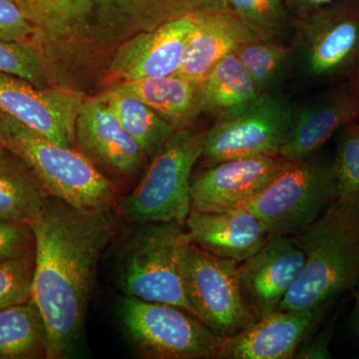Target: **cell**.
Returning <instances> with one entry per match:
<instances>
[{"instance_id": "ffe728a7", "label": "cell", "mask_w": 359, "mask_h": 359, "mask_svg": "<svg viewBox=\"0 0 359 359\" xmlns=\"http://www.w3.org/2000/svg\"><path fill=\"white\" fill-rule=\"evenodd\" d=\"M262 39L226 7L201 11L187 42L178 74L202 81L226 55L242 45Z\"/></svg>"}, {"instance_id": "6da1fadb", "label": "cell", "mask_w": 359, "mask_h": 359, "mask_svg": "<svg viewBox=\"0 0 359 359\" xmlns=\"http://www.w3.org/2000/svg\"><path fill=\"white\" fill-rule=\"evenodd\" d=\"M112 211L82 212L49 196L30 222L35 238L32 302L48 359L63 358L84 325L97 266L117 233Z\"/></svg>"}, {"instance_id": "8992f818", "label": "cell", "mask_w": 359, "mask_h": 359, "mask_svg": "<svg viewBox=\"0 0 359 359\" xmlns=\"http://www.w3.org/2000/svg\"><path fill=\"white\" fill-rule=\"evenodd\" d=\"M339 200L334 160L290 163L256 197L240 205L268 224L273 235L294 236Z\"/></svg>"}, {"instance_id": "1f68e13d", "label": "cell", "mask_w": 359, "mask_h": 359, "mask_svg": "<svg viewBox=\"0 0 359 359\" xmlns=\"http://www.w3.org/2000/svg\"><path fill=\"white\" fill-rule=\"evenodd\" d=\"M35 257V238L30 224L0 222V261Z\"/></svg>"}, {"instance_id": "44dd1931", "label": "cell", "mask_w": 359, "mask_h": 359, "mask_svg": "<svg viewBox=\"0 0 359 359\" xmlns=\"http://www.w3.org/2000/svg\"><path fill=\"white\" fill-rule=\"evenodd\" d=\"M152 108L176 130L190 127L205 112L202 81L179 74L116 84Z\"/></svg>"}, {"instance_id": "7402d4cb", "label": "cell", "mask_w": 359, "mask_h": 359, "mask_svg": "<svg viewBox=\"0 0 359 359\" xmlns=\"http://www.w3.org/2000/svg\"><path fill=\"white\" fill-rule=\"evenodd\" d=\"M202 87L205 112L218 114L219 119L244 109L264 95L235 52L212 68L202 80Z\"/></svg>"}, {"instance_id": "f546056e", "label": "cell", "mask_w": 359, "mask_h": 359, "mask_svg": "<svg viewBox=\"0 0 359 359\" xmlns=\"http://www.w3.org/2000/svg\"><path fill=\"white\" fill-rule=\"evenodd\" d=\"M34 257L0 261V311L32 301Z\"/></svg>"}, {"instance_id": "8fae6325", "label": "cell", "mask_w": 359, "mask_h": 359, "mask_svg": "<svg viewBox=\"0 0 359 359\" xmlns=\"http://www.w3.org/2000/svg\"><path fill=\"white\" fill-rule=\"evenodd\" d=\"M292 116L294 108L289 101L264 94L244 109L219 118L208 130L202 157L215 165L240 158L278 155L289 137Z\"/></svg>"}, {"instance_id": "5b68a950", "label": "cell", "mask_w": 359, "mask_h": 359, "mask_svg": "<svg viewBox=\"0 0 359 359\" xmlns=\"http://www.w3.org/2000/svg\"><path fill=\"white\" fill-rule=\"evenodd\" d=\"M205 134L176 130L153 157L142 178L121 205L126 218L139 224H185L191 210V174L202 157Z\"/></svg>"}, {"instance_id": "8d00e7d4", "label": "cell", "mask_w": 359, "mask_h": 359, "mask_svg": "<svg viewBox=\"0 0 359 359\" xmlns=\"http://www.w3.org/2000/svg\"><path fill=\"white\" fill-rule=\"evenodd\" d=\"M6 150V149L4 148V146L1 145V143H0V154H1L4 151Z\"/></svg>"}, {"instance_id": "603a6c76", "label": "cell", "mask_w": 359, "mask_h": 359, "mask_svg": "<svg viewBox=\"0 0 359 359\" xmlns=\"http://www.w3.org/2000/svg\"><path fill=\"white\" fill-rule=\"evenodd\" d=\"M48 197L20 158L7 150L0 154V222L29 224Z\"/></svg>"}, {"instance_id": "ac0fdd59", "label": "cell", "mask_w": 359, "mask_h": 359, "mask_svg": "<svg viewBox=\"0 0 359 359\" xmlns=\"http://www.w3.org/2000/svg\"><path fill=\"white\" fill-rule=\"evenodd\" d=\"M184 229L186 242L238 264L275 236L268 224L244 207L222 212L191 210Z\"/></svg>"}, {"instance_id": "52a82bcc", "label": "cell", "mask_w": 359, "mask_h": 359, "mask_svg": "<svg viewBox=\"0 0 359 359\" xmlns=\"http://www.w3.org/2000/svg\"><path fill=\"white\" fill-rule=\"evenodd\" d=\"M123 327L137 353L150 359H219L223 337L179 306L127 297Z\"/></svg>"}, {"instance_id": "83f0119b", "label": "cell", "mask_w": 359, "mask_h": 359, "mask_svg": "<svg viewBox=\"0 0 359 359\" xmlns=\"http://www.w3.org/2000/svg\"><path fill=\"white\" fill-rule=\"evenodd\" d=\"M342 130L334 160L339 200L359 205V123Z\"/></svg>"}, {"instance_id": "30bf717a", "label": "cell", "mask_w": 359, "mask_h": 359, "mask_svg": "<svg viewBox=\"0 0 359 359\" xmlns=\"http://www.w3.org/2000/svg\"><path fill=\"white\" fill-rule=\"evenodd\" d=\"M294 56L316 82L353 75L359 66V0H342L299 18Z\"/></svg>"}, {"instance_id": "f1b7e54d", "label": "cell", "mask_w": 359, "mask_h": 359, "mask_svg": "<svg viewBox=\"0 0 359 359\" xmlns=\"http://www.w3.org/2000/svg\"><path fill=\"white\" fill-rule=\"evenodd\" d=\"M39 52L28 45L0 40V73L13 75L37 87L46 86L48 73Z\"/></svg>"}, {"instance_id": "3957f363", "label": "cell", "mask_w": 359, "mask_h": 359, "mask_svg": "<svg viewBox=\"0 0 359 359\" xmlns=\"http://www.w3.org/2000/svg\"><path fill=\"white\" fill-rule=\"evenodd\" d=\"M292 238L306 263L280 311L332 306L339 295L353 292L359 283V205L335 201Z\"/></svg>"}, {"instance_id": "484cf974", "label": "cell", "mask_w": 359, "mask_h": 359, "mask_svg": "<svg viewBox=\"0 0 359 359\" xmlns=\"http://www.w3.org/2000/svg\"><path fill=\"white\" fill-rule=\"evenodd\" d=\"M262 94L278 83L292 58L294 48L273 40H257L235 51Z\"/></svg>"}, {"instance_id": "d4e9b609", "label": "cell", "mask_w": 359, "mask_h": 359, "mask_svg": "<svg viewBox=\"0 0 359 359\" xmlns=\"http://www.w3.org/2000/svg\"><path fill=\"white\" fill-rule=\"evenodd\" d=\"M46 330L32 301L0 311V359L46 358Z\"/></svg>"}, {"instance_id": "4dcf8cb0", "label": "cell", "mask_w": 359, "mask_h": 359, "mask_svg": "<svg viewBox=\"0 0 359 359\" xmlns=\"http://www.w3.org/2000/svg\"><path fill=\"white\" fill-rule=\"evenodd\" d=\"M0 40L28 45L36 50V28L14 0H0Z\"/></svg>"}, {"instance_id": "4fadbf2b", "label": "cell", "mask_w": 359, "mask_h": 359, "mask_svg": "<svg viewBox=\"0 0 359 359\" xmlns=\"http://www.w3.org/2000/svg\"><path fill=\"white\" fill-rule=\"evenodd\" d=\"M201 11L175 16L124 42L111 61V81L119 84L178 74Z\"/></svg>"}, {"instance_id": "5bb4252c", "label": "cell", "mask_w": 359, "mask_h": 359, "mask_svg": "<svg viewBox=\"0 0 359 359\" xmlns=\"http://www.w3.org/2000/svg\"><path fill=\"white\" fill-rule=\"evenodd\" d=\"M282 155L223 161L191 182V208L198 212L235 209L256 197L290 164Z\"/></svg>"}, {"instance_id": "cb8c5ba5", "label": "cell", "mask_w": 359, "mask_h": 359, "mask_svg": "<svg viewBox=\"0 0 359 359\" xmlns=\"http://www.w3.org/2000/svg\"><path fill=\"white\" fill-rule=\"evenodd\" d=\"M101 97L114 112L123 128L133 137L147 157H154L176 131L173 125L161 117L147 104L117 86L104 92Z\"/></svg>"}, {"instance_id": "d6a6232c", "label": "cell", "mask_w": 359, "mask_h": 359, "mask_svg": "<svg viewBox=\"0 0 359 359\" xmlns=\"http://www.w3.org/2000/svg\"><path fill=\"white\" fill-rule=\"evenodd\" d=\"M332 335H334V327H328L314 339L304 340L295 351L294 358H332L330 353Z\"/></svg>"}, {"instance_id": "7a4b0ae2", "label": "cell", "mask_w": 359, "mask_h": 359, "mask_svg": "<svg viewBox=\"0 0 359 359\" xmlns=\"http://www.w3.org/2000/svg\"><path fill=\"white\" fill-rule=\"evenodd\" d=\"M36 28L47 58H81L149 32L170 18L210 8L216 0H14Z\"/></svg>"}, {"instance_id": "d590c367", "label": "cell", "mask_w": 359, "mask_h": 359, "mask_svg": "<svg viewBox=\"0 0 359 359\" xmlns=\"http://www.w3.org/2000/svg\"><path fill=\"white\" fill-rule=\"evenodd\" d=\"M349 85H351V88L356 92V93L359 94V66L356 68V70L354 71L353 75H351V80L349 82Z\"/></svg>"}, {"instance_id": "e0dca14e", "label": "cell", "mask_w": 359, "mask_h": 359, "mask_svg": "<svg viewBox=\"0 0 359 359\" xmlns=\"http://www.w3.org/2000/svg\"><path fill=\"white\" fill-rule=\"evenodd\" d=\"M75 140L96 166L118 176H133L147 158L101 95L85 99L77 116Z\"/></svg>"}, {"instance_id": "836d02e7", "label": "cell", "mask_w": 359, "mask_h": 359, "mask_svg": "<svg viewBox=\"0 0 359 359\" xmlns=\"http://www.w3.org/2000/svg\"><path fill=\"white\" fill-rule=\"evenodd\" d=\"M342 0H285L290 13L301 18L321 7L330 6Z\"/></svg>"}, {"instance_id": "e575fe53", "label": "cell", "mask_w": 359, "mask_h": 359, "mask_svg": "<svg viewBox=\"0 0 359 359\" xmlns=\"http://www.w3.org/2000/svg\"><path fill=\"white\" fill-rule=\"evenodd\" d=\"M354 299H355V304H354L353 316V327L354 334L359 339V283L354 290H353Z\"/></svg>"}, {"instance_id": "ba28073f", "label": "cell", "mask_w": 359, "mask_h": 359, "mask_svg": "<svg viewBox=\"0 0 359 359\" xmlns=\"http://www.w3.org/2000/svg\"><path fill=\"white\" fill-rule=\"evenodd\" d=\"M132 238L121 273L120 285L127 297L163 302L194 314L187 297L181 269L185 244L184 224H141Z\"/></svg>"}, {"instance_id": "4316f807", "label": "cell", "mask_w": 359, "mask_h": 359, "mask_svg": "<svg viewBox=\"0 0 359 359\" xmlns=\"http://www.w3.org/2000/svg\"><path fill=\"white\" fill-rule=\"evenodd\" d=\"M224 6L264 40L280 37L290 13L285 0H224Z\"/></svg>"}, {"instance_id": "9a60e30c", "label": "cell", "mask_w": 359, "mask_h": 359, "mask_svg": "<svg viewBox=\"0 0 359 359\" xmlns=\"http://www.w3.org/2000/svg\"><path fill=\"white\" fill-rule=\"evenodd\" d=\"M306 256L292 236L275 235L256 254L238 264L245 302L257 320L278 311L301 276Z\"/></svg>"}, {"instance_id": "9c48e42d", "label": "cell", "mask_w": 359, "mask_h": 359, "mask_svg": "<svg viewBox=\"0 0 359 359\" xmlns=\"http://www.w3.org/2000/svg\"><path fill=\"white\" fill-rule=\"evenodd\" d=\"M238 262L215 256L185 242L181 269L194 314L214 334L226 339L257 320L238 280Z\"/></svg>"}, {"instance_id": "277c9868", "label": "cell", "mask_w": 359, "mask_h": 359, "mask_svg": "<svg viewBox=\"0 0 359 359\" xmlns=\"http://www.w3.org/2000/svg\"><path fill=\"white\" fill-rule=\"evenodd\" d=\"M0 143L20 158L47 195L82 212L112 211L119 190L75 147L59 145L0 111Z\"/></svg>"}, {"instance_id": "7c38bea8", "label": "cell", "mask_w": 359, "mask_h": 359, "mask_svg": "<svg viewBox=\"0 0 359 359\" xmlns=\"http://www.w3.org/2000/svg\"><path fill=\"white\" fill-rule=\"evenodd\" d=\"M84 101L73 90L37 87L0 73V111L59 145L76 146L75 125Z\"/></svg>"}, {"instance_id": "2e32d148", "label": "cell", "mask_w": 359, "mask_h": 359, "mask_svg": "<svg viewBox=\"0 0 359 359\" xmlns=\"http://www.w3.org/2000/svg\"><path fill=\"white\" fill-rule=\"evenodd\" d=\"M332 306L278 311L259 318L243 332L223 339L219 359H290L318 327Z\"/></svg>"}, {"instance_id": "d6986e66", "label": "cell", "mask_w": 359, "mask_h": 359, "mask_svg": "<svg viewBox=\"0 0 359 359\" xmlns=\"http://www.w3.org/2000/svg\"><path fill=\"white\" fill-rule=\"evenodd\" d=\"M358 119L359 94L349 83L332 90L294 109L292 128L280 154L292 163L309 159L335 132Z\"/></svg>"}]
</instances>
